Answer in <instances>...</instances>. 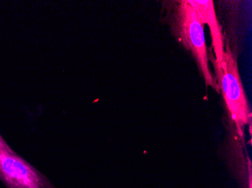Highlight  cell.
<instances>
[{"label": "cell", "mask_w": 252, "mask_h": 188, "mask_svg": "<svg viewBox=\"0 0 252 188\" xmlns=\"http://www.w3.org/2000/svg\"><path fill=\"white\" fill-rule=\"evenodd\" d=\"M176 32L182 45L192 52L197 62L205 84L220 92L218 83L212 77L209 66V55L205 43L204 25L196 11L187 2L181 1L177 9Z\"/></svg>", "instance_id": "obj_2"}, {"label": "cell", "mask_w": 252, "mask_h": 188, "mask_svg": "<svg viewBox=\"0 0 252 188\" xmlns=\"http://www.w3.org/2000/svg\"><path fill=\"white\" fill-rule=\"evenodd\" d=\"M11 147L7 143L6 141L4 139L3 137L0 134V150H11Z\"/></svg>", "instance_id": "obj_5"}, {"label": "cell", "mask_w": 252, "mask_h": 188, "mask_svg": "<svg viewBox=\"0 0 252 188\" xmlns=\"http://www.w3.org/2000/svg\"><path fill=\"white\" fill-rule=\"evenodd\" d=\"M187 2L196 11L199 19L204 25H207L212 36V47L216 59L213 60L216 72L220 71V66L223 62V36L221 27L215 13L213 1H202V0H187Z\"/></svg>", "instance_id": "obj_4"}, {"label": "cell", "mask_w": 252, "mask_h": 188, "mask_svg": "<svg viewBox=\"0 0 252 188\" xmlns=\"http://www.w3.org/2000/svg\"><path fill=\"white\" fill-rule=\"evenodd\" d=\"M0 181L7 188H56L13 149L0 150Z\"/></svg>", "instance_id": "obj_3"}, {"label": "cell", "mask_w": 252, "mask_h": 188, "mask_svg": "<svg viewBox=\"0 0 252 188\" xmlns=\"http://www.w3.org/2000/svg\"><path fill=\"white\" fill-rule=\"evenodd\" d=\"M218 85L221 90L228 112L235 123L238 134L243 136V127L249 124L251 112L239 76L237 62L226 42L220 71L217 72Z\"/></svg>", "instance_id": "obj_1"}]
</instances>
